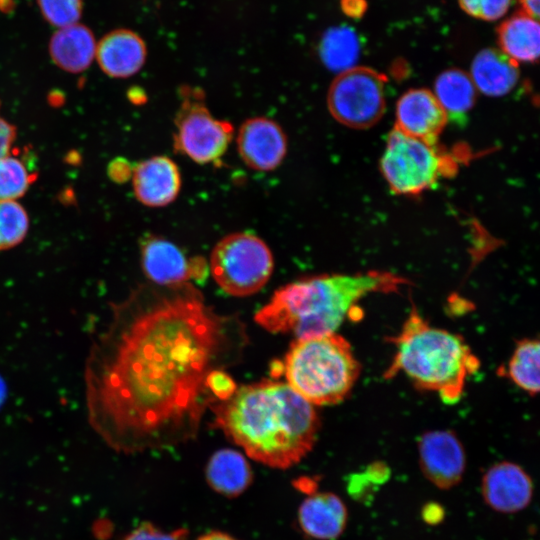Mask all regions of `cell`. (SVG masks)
I'll return each instance as SVG.
<instances>
[{"label":"cell","mask_w":540,"mask_h":540,"mask_svg":"<svg viewBox=\"0 0 540 540\" xmlns=\"http://www.w3.org/2000/svg\"><path fill=\"white\" fill-rule=\"evenodd\" d=\"M248 344L241 319L217 313L190 282L140 284L111 304L89 349L88 422L122 453L186 443L217 401L208 375L238 364Z\"/></svg>","instance_id":"obj_1"},{"label":"cell","mask_w":540,"mask_h":540,"mask_svg":"<svg viewBox=\"0 0 540 540\" xmlns=\"http://www.w3.org/2000/svg\"><path fill=\"white\" fill-rule=\"evenodd\" d=\"M213 426L266 466L287 469L313 448L320 429L313 405L287 383L264 379L243 385L209 407Z\"/></svg>","instance_id":"obj_2"},{"label":"cell","mask_w":540,"mask_h":540,"mask_svg":"<svg viewBox=\"0 0 540 540\" xmlns=\"http://www.w3.org/2000/svg\"><path fill=\"white\" fill-rule=\"evenodd\" d=\"M408 284L406 278L378 270L303 278L277 289L254 320L268 332L292 333L297 339L334 333L345 318H357L362 298L396 293Z\"/></svg>","instance_id":"obj_3"},{"label":"cell","mask_w":540,"mask_h":540,"mask_svg":"<svg viewBox=\"0 0 540 540\" xmlns=\"http://www.w3.org/2000/svg\"><path fill=\"white\" fill-rule=\"evenodd\" d=\"M385 379L404 374L419 390L437 393L445 404L457 403L468 378L480 367L478 357L459 334L432 326L412 305L397 335Z\"/></svg>","instance_id":"obj_4"},{"label":"cell","mask_w":540,"mask_h":540,"mask_svg":"<svg viewBox=\"0 0 540 540\" xmlns=\"http://www.w3.org/2000/svg\"><path fill=\"white\" fill-rule=\"evenodd\" d=\"M283 372L287 384L310 404L334 405L350 393L361 365L349 341L334 332L293 341Z\"/></svg>","instance_id":"obj_5"},{"label":"cell","mask_w":540,"mask_h":540,"mask_svg":"<svg viewBox=\"0 0 540 540\" xmlns=\"http://www.w3.org/2000/svg\"><path fill=\"white\" fill-rule=\"evenodd\" d=\"M455 167L449 155L435 142L394 129L388 136L380 160L383 177L391 190L401 195H417L432 187Z\"/></svg>","instance_id":"obj_6"},{"label":"cell","mask_w":540,"mask_h":540,"mask_svg":"<svg viewBox=\"0 0 540 540\" xmlns=\"http://www.w3.org/2000/svg\"><path fill=\"white\" fill-rule=\"evenodd\" d=\"M274 268L272 253L258 236L232 233L213 248L210 271L216 283L229 295L244 297L259 291Z\"/></svg>","instance_id":"obj_7"},{"label":"cell","mask_w":540,"mask_h":540,"mask_svg":"<svg viewBox=\"0 0 540 540\" xmlns=\"http://www.w3.org/2000/svg\"><path fill=\"white\" fill-rule=\"evenodd\" d=\"M180 96L173 136L175 150L199 164L218 162L232 140L233 126L212 116L199 88L182 86Z\"/></svg>","instance_id":"obj_8"},{"label":"cell","mask_w":540,"mask_h":540,"mask_svg":"<svg viewBox=\"0 0 540 540\" xmlns=\"http://www.w3.org/2000/svg\"><path fill=\"white\" fill-rule=\"evenodd\" d=\"M332 116L352 128L375 124L385 109V79L377 71L353 67L339 73L327 96Z\"/></svg>","instance_id":"obj_9"},{"label":"cell","mask_w":540,"mask_h":540,"mask_svg":"<svg viewBox=\"0 0 540 540\" xmlns=\"http://www.w3.org/2000/svg\"><path fill=\"white\" fill-rule=\"evenodd\" d=\"M141 266L151 283L176 285L194 279L203 281L208 264L203 257L188 258L174 243L154 235L141 241Z\"/></svg>","instance_id":"obj_10"},{"label":"cell","mask_w":540,"mask_h":540,"mask_svg":"<svg viewBox=\"0 0 540 540\" xmlns=\"http://www.w3.org/2000/svg\"><path fill=\"white\" fill-rule=\"evenodd\" d=\"M420 469L425 478L439 489L458 485L466 468L464 447L451 430H432L418 441Z\"/></svg>","instance_id":"obj_11"},{"label":"cell","mask_w":540,"mask_h":540,"mask_svg":"<svg viewBox=\"0 0 540 540\" xmlns=\"http://www.w3.org/2000/svg\"><path fill=\"white\" fill-rule=\"evenodd\" d=\"M237 147L248 167L257 171H271L281 164L286 155L287 138L275 121L254 117L239 128Z\"/></svg>","instance_id":"obj_12"},{"label":"cell","mask_w":540,"mask_h":540,"mask_svg":"<svg viewBox=\"0 0 540 540\" xmlns=\"http://www.w3.org/2000/svg\"><path fill=\"white\" fill-rule=\"evenodd\" d=\"M485 503L501 513L525 509L533 497V482L518 464L502 461L486 470L481 481Z\"/></svg>","instance_id":"obj_13"},{"label":"cell","mask_w":540,"mask_h":540,"mask_svg":"<svg viewBox=\"0 0 540 540\" xmlns=\"http://www.w3.org/2000/svg\"><path fill=\"white\" fill-rule=\"evenodd\" d=\"M395 115L396 129L431 142H435L448 119L434 94L422 88L402 94L397 101Z\"/></svg>","instance_id":"obj_14"},{"label":"cell","mask_w":540,"mask_h":540,"mask_svg":"<svg viewBox=\"0 0 540 540\" xmlns=\"http://www.w3.org/2000/svg\"><path fill=\"white\" fill-rule=\"evenodd\" d=\"M136 198L149 207H163L175 200L181 188L176 163L166 156H154L139 163L133 172Z\"/></svg>","instance_id":"obj_15"},{"label":"cell","mask_w":540,"mask_h":540,"mask_svg":"<svg viewBox=\"0 0 540 540\" xmlns=\"http://www.w3.org/2000/svg\"><path fill=\"white\" fill-rule=\"evenodd\" d=\"M147 48L142 37L129 29L106 34L96 46L95 58L102 71L114 78H127L144 65Z\"/></svg>","instance_id":"obj_16"},{"label":"cell","mask_w":540,"mask_h":540,"mask_svg":"<svg viewBox=\"0 0 540 540\" xmlns=\"http://www.w3.org/2000/svg\"><path fill=\"white\" fill-rule=\"evenodd\" d=\"M346 505L332 492H313L300 504L298 523L304 534L316 540H335L345 530Z\"/></svg>","instance_id":"obj_17"},{"label":"cell","mask_w":540,"mask_h":540,"mask_svg":"<svg viewBox=\"0 0 540 540\" xmlns=\"http://www.w3.org/2000/svg\"><path fill=\"white\" fill-rule=\"evenodd\" d=\"M469 76L477 92L501 97L511 92L517 84L518 64L500 50L487 48L474 57Z\"/></svg>","instance_id":"obj_18"},{"label":"cell","mask_w":540,"mask_h":540,"mask_svg":"<svg viewBox=\"0 0 540 540\" xmlns=\"http://www.w3.org/2000/svg\"><path fill=\"white\" fill-rule=\"evenodd\" d=\"M93 32L83 24L62 27L51 37L49 53L53 62L61 69L79 73L86 70L96 54Z\"/></svg>","instance_id":"obj_19"},{"label":"cell","mask_w":540,"mask_h":540,"mask_svg":"<svg viewBox=\"0 0 540 540\" xmlns=\"http://www.w3.org/2000/svg\"><path fill=\"white\" fill-rule=\"evenodd\" d=\"M500 51L516 64L534 63L539 58L540 27L538 20L522 10L497 28Z\"/></svg>","instance_id":"obj_20"},{"label":"cell","mask_w":540,"mask_h":540,"mask_svg":"<svg viewBox=\"0 0 540 540\" xmlns=\"http://www.w3.org/2000/svg\"><path fill=\"white\" fill-rule=\"evenodd\" d=\"M205 475L210 487L226 497L242 494L253 478L246 458L233 449L216 451L207 463Z\"/></svg>","instance_id":"obj_21"},{"label":"cell","mask_w":540,"mask_h":540,"mask_svg":"<svg viewBox=\"0 0 540 540\" xmlns=\"http://www.w3.org/2000/svg\"><path fill=\"white\" fill-rule=\"evenodd\" d=\"M540 344L537 338H524L516 342L506 366L498 371L530 396L537 395L540 387Z\"/></svg>","instance_id":"obj_22"},{"label":"cell","mask_w":540,"mask_h":540,"mask_svg":"<svg viewBox=\"0 0 540 540\" xmlns=\"http://www.w3.org/2000/svg\"><path fill=\"white\" fill-rule=\"evenodd\" d=\"M432 93L449 117L466 114L475 103L477 90L469 74L448 69L437 77Z\"/></svg>","instance_id":"obj_23"},{"label":"cell","mask_w":540,"mask_h":540,"mask_svg":"<svg viewBox=\"0 0 540 540\" xmlns=\"http://www.w3.org/2000/svg\"><path fill=\"white\" fill-rule=\"evenodd\" d=\"M319 54L323 63L331 70L341 73L355 67L359 55L355 32L348 27L329 29L321 39Z\"/></svg>","instance_id":"obj_24"},{"label":"cell","mask_w":540,"mask_h":540,"mask_svg":"<svg viewBox=\"0 0 540 540\" xmlns=\"http://www.w3.org/2000/svg\"><path fill=\"white\" fill-rule=\"evenodd\" d=\"M29 228L25 209L15 200H0V251L20 244Z\"/></svg>","instance_id":"obj_25"},{"label":"cell","mask_w":540,"mask_h":540,"mask_svg":"<svg viewBox=\"0 0 540 540\" xmlns=\"http://www.w3.org/2000/svg\"><path fill=\"white\" fill-rule=\"evenodd\" d=\"M34 179L20 159L8 154L0 157V200L22 197Z\"/></svg>","instance_id":"obj_26"},{"label":"cell","mask_w":540,"mask_h":540,"mask_svg":"<svg viewBox=\"0 0 540 540\" xmlns=\"http://www.w3.org/2000/svg\"><path fill=\"white\" fill-rule=\"evenodd\" d=\"M38 7L51 25L58 28L76 24L82 14V0H37Z\"/></svg>","instance_id":"obj_27"},{"label":"cell","mask_w":540,"mask_h":540,"mask_svg":"<svg viewBox=\"0 0 540 540\" xmlns=\"http://www.w3.org/2000/svg\"><path fill=\"white\" fill-rule=\"evenodd\" d=\"M460 8L468 15L484 20L494 21L503 17L512 0H458Z\"/></svg>","instance_id":"obj_28"},{"label":"cell","mask_w":540,"mask_h":540,"mask_svg":"<svg viewBox=\"0 0 540 540\" xmlns=\"http://www.w3.org/2000/svg\"><path fill=\"white\" fill-rule=\"evenodd\" d=\"M188 535V531L184 528L167 532L149 522H144L134 528L123 540H188Z\"/></svg>","instance_id":"obj_29"},{"label":"cell","mask_w":540,"mask_h":540,"mask_svg":"<svg viewBox=\"0 0 540 540\" xmlns=\"http://www.w3.org/2000/svg\"><path fill=\"white\" fill-rule=\"evenodd\" d=\"M206 386L218 401L229 399L237 389L234 380L224 370L211 372L206 379Z\"/></svg>","instance_id":"obj_30"},{"label":"cell","mask_w":540,"mask_h":540,"mask_svg":"<svg viewBox=\"0 0 540 540\" xmlns=\"http://www.w3.org/2000/svg\"><path fill=\"white\" fill-rule=\"evenodd\" d=\"M15 136V127L0 117V157L9 153Z\"/></svg>","instance_id":"obj_31"},{"label":"cell","mask_w":540,"mask_h":540,"mask_svg":"<svg viewBox=\"0 0 540 540\" xmlns=\"http://www.w3.org/2000/svg\"><path fill=\"white\" fill-rule=\"evenodd\" d=\"M366 0H340L342 12L353 19L361 18L367 10Z\"/></svg>","instance_id":"obj_32"},{"label":"cell","mask_w":540,"mask_h":540,"mask_svg":"<svg viewBox=\"0 0 540 540\" xmlns=\"http://www.w3.org/2000/svg\"><path fill=\"white\" fill-rule=\"evenodd\" d=\"M444 516V511L441 506L436 503L427 504L422 510V517L428 524L439 523Z\"/></svg>","instance_id":"obj_33"},{"label":"cell","mask_w":540,"mask_h":540,"mask_svg":"<svg viewBox=\"0 0 540 540\" xmlns=\"http://www.w3.org/2000/svg\"><path fill=\"white\" fill-rule=\"evenodd\" d=\"M522 11L538 20L539 18V0H518Z\"/></svg>","instance_id":"obj_34"},{"label":"cell","mask_w":540,"mask_h":540,"mask_svg":"<svg viewBox=\"0 0 540 540\" xmlns=\"http://www.w3.org/2000/svg\"><path fill=\"white\" fill-rule=\"evenodd\" d=\"M196 540H236L229 534L220 531H210L198 537Z\"/></svg>","instance_id":"obj_35"}]
</instances>
